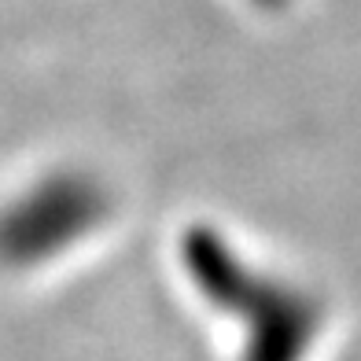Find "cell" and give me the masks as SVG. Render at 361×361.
I'll return each mask as SVG.
<instances>
[{
  "label": "cell",
  "mask_w": 361,
  "mask_h": 361,
  "mask_svg": "<svg viewBox=\"0 0 361 361\" xmlns=\"http://www.w3.org/2000/svg\"><path fill=\"white\" fill-rule=\"evenodd\" d=\"M81 188L74 180L48 177L30 192H23L11 207L0 210V258L26 266L41 262L63 247V240L74 236L81 221Z\"/></svg>",
  "instance_id": "1"
}]
</instances>
